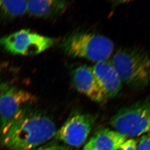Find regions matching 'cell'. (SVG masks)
Returning a JSON list of instances; mask_svg holds the SVG:
<instances>
[{"mask_svg":"<svg viewBox=\"0 0 150 150\" xmlns=\"http://www.w3.org/2000/svg\"><path fill=\"white\" fill-rule=\"evenodd\" d=\"M69 147L66 145L54 142L37 150H69Z\"/></svg>","mask_w":150,"mask_h":150,"instance_id":"obj_15","label":"cell"},{"mask_svg":"<svg viewBox=\"0 0 150 150\" xmlns=\"http://www.w3.org/2000/svg\"><path fill=\"white\" fill-rule=\"evenodd\" d=\"M126 139L116 131L105 128L98 131L91 140L97 150H117Z\"/></svg>","mask_w":150,"mask_h":150,"instance_id":"obj_11","label":"cell"},{"mask_svg":"<svg viewBox=\"0 0 150 150\" xmlns=\"http://www.w3.org/2000/svg\"><path fill=\"white\" fill-rule=\"evenodd\" d=\"M94 122L95 118L92 115L75 114L67 120L55 136L68 145L78 147L86 141Z\"/></svg>","mask_w":150,"mask_h":150,"instance_id":"obj_7","label":"cell"},{"mask_svg":"<svg viewBox=\"0 0 150 150\" xmlns=\"http://www.w3.org/2000/svg\"><path fill=\"white\" fill-rule=\"evenodd\" d=\"M69 5L66 1L31 0L27 1V13L38 18L58 16L65 11Z\"/></svg>","mask_w":150,"mask_h":150,"instance_id":"obj_10","label":"cell"},{"mask_svg":"<svg viewBox=\"0 0 150 150\" xmlns=\"http://www.w3.org/2000/svg\"><path fill=\"white\" fill-rule=\"evenodd\" d=\"M137 150H150V134L144 135L140 137L137 144Z\"/></svg>","mask_w":150,"mask_h":150,"instance_id":"obj_13","label":"cell"},{"mask_svg":"<svg viewBox=\"0 0 150 150\" xmlns=\"http://www.w3.org/2000/svg\"><path fill=\"white\" fill-rule=\"evenodd\" d=\"M137 141L130 139L125 141L117 150H137Z\"/></svg>","mask_w":150,"mask_h":150,"instance_id":"obj_14","label":"cell"},{"mask_svg":"<svg viewBox=\"0 0 150 150\" xmlns=\"http://www.w3.org/2000/svg\"><path fill=\"white\" fill-rule=\"evenodd\" d=\"M57 132L50 117L29 108L1 134L3 144L11 150H37Z\"/></svg>","mask_w":150,"mask_h":150,"instance_id":"obj_1","label":"cell"},{"mask_svg":"<svg viewBox=\"0 0 150 150\" xmlns=\"http://www.w3.org/2000/svg\"><path fill=\"white\" fill-rule=\"evenodd\" d=\"M27 1H0V16L12 18L27 13Z\"/></svg>","mask_w":150,"mask_h":150,"instance_id":"obj_12","label":"cell"},{"mask_svg":"<svg viewBox=\"0 0 150 150\" xmlns=\"http://www.w3.org/2000/svg\"><path fill=\"white\" fill-rule=\"evenodd\" d=\"M150 117V100L147 98L120 109L111 118L110 124L126 137H135L149 132Z\"/></svg>","mask_w":150,"mask_h":150,"instance_id":"obj_4","label":"cell"},{"mask_svg":"<svg viewBox=\"0 0 150 150\" xmlns=\"http://www.w3.org/2000/svg\"><path fill=\"white\" fill-rule=\"evenodd\" d=\"M72 83L77 91L97 103H104L106 100L91 67L80 66L72 74Z\"/></svg>","mask_w":150,"mask_h":150,"instance_id":"obj_8","label":"cell"},{"mask_svg":"<svg viewBox=\"0 0 150 150\" xmlns=\"http://www.w3.org/2000/svg\"><path fill=\"white\" fill-rule=\"evenodd\" d=\"M110 63L122 83L128 86L140 89L149 83L150 59L146 51L137 48L120 49Z\"/></svg>","mask_w":150,"mask_h":150,"instance_id":"obj_2","label":"cell"},{"mask_svg":"<svg viewBox=\"0 0 150 150\" xmlns=\"http://www.w3.org/2000/svg\"><path fill=\"white\" fill-rule=\"evenodd\" d=\"M54 38L28 29H22L0 38V46L15 55H34L52 47Z\"/></svg>","mask_w":150,"mask_h":150,"instance_id":"obj_6","label":"cell"},{"mask_svg":"<svg viewBox=\"0 0 150 150\" xmlns=\"http://www.w3.org/2000/svg\"><path fill=\"white\" fill-rule=\"evenodd\" d=\"M35 101L28 91L3 84L0 88V132L20 117Z\"/></svg>","mask_w":150,"mask_h":150,"instance_id":"obj_5","label":"cell"},{"mask_svg":"<svg viewBox=\"0 0 150 150\" xmlns=\"http://www.w3.org/2000/svg\"><path fill=\"white\" fill-rule=\"evenodd\" d=\"M62 48L69 57L98 63L106 61L110 57L114 44L103 35L78 32L66 37L63 40Z\"/></svg>","mask_w":150,"mask_h":150,"instance_id":"obj_3","label":"cell"},{"mask_svg":"<svg viewBox=\"0 0 150 150\" xmlns=\"http://www.w3.org/2000/svg\"><path fill=\"white\" fill-rule=\"evenodd\" d=\"M83 150H97L93 145L92 144V142L91 141V139L89 140L88 142L87 143V144L85 146V147Z\"/></svg>","mask_w":150,"mask_h":150,"instance_id":"obj_16","label":"cell"},{"mask_svg":"<svg viewBox=\"0 0 150 150\" xmlns=\"http://www.w3.org/2000/svg\"><path fill=\"white\" fill-rule=\"evenodd\" d=\"M91 69L106 100L116 96L122 83L111 63L107 61L96 63Z\"/></svg>","mask_w":150,"mask_h":150,"instance_id":"obj_9","label":"cell"}]
</instances>
